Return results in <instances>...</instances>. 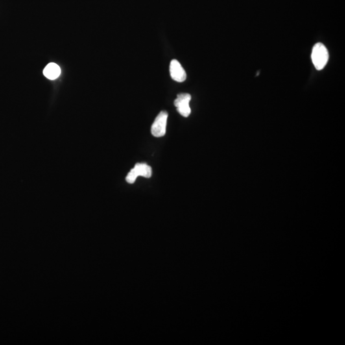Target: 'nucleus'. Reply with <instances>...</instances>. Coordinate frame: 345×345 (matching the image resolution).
Listing matches in <instances>:
<instances>
[{"label": "nucleus", "mask_w": 345, "mask_h": 345, "mask_svg": "<svg viewBox=\"0 0 345 345\" xmlns=\"http://www.w3.org/2000/svg\"><path fill=\"white\" fill-rule=\"evenodd\" d=\"M170 75L172 80L179 83L184 82L187 75L182 65L176 60H172L170 66Z\"/></svg>", "instance_id": "5"}, {"label": "nucleus", "mask_w": 345, "mask_h": 345, "mask_svg": "<svg viewBox=\"0 0 345 345\" xmlns=\"http://www.w3.org/2000/svg\"><path fill=\"white\" fill-rule=\"evenodd\" d=\"M312 62L318 71L322 70L329 60V52L326 47L322 43H317L314 45L311 53Z\"/></svg>", "instance_id": "1"}, {"label": "nucleus", "mask_w": 345, "mask_h": 345, "mask_svg": "<svg viewBox=\"0 0 345 345\" xmlns=\"http://www.w3.org/2000/svg\"><path fill=\"white\" fill-rule=\"evenodd\" d=\"M168 115L166 111H161L152 124L151 132L155 137H162L166 134Z\"/></svg>", "instance_id": "3"}, {"label": "nucleus", "mask_w": 345, "mask_h": 345, "mask_svg": "<svg viewBox=\"0 0 345 345\" xmlns=\"http://www.w3.org/2000/svg\"><path fill=\"white\" fill-rule=\"evenodd\" d=\"M191 99V95L189 93H180L177 95V98L174 101L176 110L183 117H188L191 114V110L189 107V102Z\"/></svg>", "instance_id": "4"}, {"label": "nucleus", "mask_w": 345, "mask_h": 345, "mask_svg": "<svg viewBox=\"0 0 345 345\" xmlns=\"http://www.w3.org/2000/svg\"><path fill=\"white\" fill-rule=\"evenodd\" d=\"M152 174V168L150 166L145 163H137L126 176V181L129 183H134L137 176L150 178L151 177Z\"/></svg>", "instance_id": "2"}, {"label": "nucleus", "mask_w": 345, "mask_h": 345, "mask_svg": "<svg viewBox=\"0 0 345 345\" xmlns=\"http://www.w3.org/2000/svg\"><path fill=\"white\" fill-rule=\"evenodd\" d=\"M43 74L49 80H54L60 76L61 69L56 63H50L43 69Z\"/></svg>", "instance_id": "6"}]
</instances>
